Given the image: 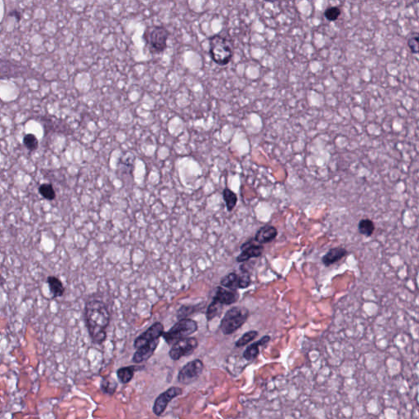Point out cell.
I'll use <instances>...</instances> for the list:
<instances>
[{
  "label": "cell",
  "mask_w": 419,
  "mask_h": 419,
  "mask_svg": "<svg viewBox=\"0 0 419 419\" xmlns=\"http://www.w3.org/2000/svg\"><path fill=\"white\" fill-rule=\"evenodd\" d=\"M164 325L161 322H156L152 326L149 327L144 334L135 339L134 346L136 349L141 347L142 345H145L146 343L150 342L152 340L160 339L164 334Z\"/></svg>",
  "instance_id": "30bf717a"
},
{
  "label": "cell",
  "mask_w": 419,
  "mask_h": 419,
  "mask_svg": "<svg viewBox=\"0 0 419 419\" xmlns=\"http://www.w3.org/2000/svg\"><path fill=\"white\" fill-rule=\"evenodd\" d=\"M249 311L244 307H233L226 312L220 323V330L225 335H230L239 330L247 322Z\"/></svg>",
  "instance_id": "277c9868"
},
{
  "label": "cell",
  "mask_w": 419,
  "mask_h": 419,
  "mask_svg": "<svg viewBox=\"0 0 419 419\" xmlns=\"http://www.w3.org/2000/svg\"><path fill=\"white\" fill-rule=\"evenodd\" d=\"M23 144L26 149L30 151V152L37 150L38 147H39L38 139L33 134H28V135H25L23 139Z\"/></svg>",
  "instance_id": "cb8c5ba5"
},
{
  "label": "cell",
  "mask_w": 419,
  "mask_h": 419,
  "mask_svg": "<svg viewBox=\"0 0 419 419\" xmlns=\"http://www.w3.org/2000/svg\"><path fill=\"white\" fill-rule=\"evenodd\" d=\"M169 37V30L164 26L147 28L143 38L152 54H163L167 49V40Z\"/></svg>",
  "instance_id": "3957f363"
},
{
  "label": "cell",
  "mask_w": 419,
  "mask_h": 419,
  "mask_svg": "<svg viewBox=\"0 0 419 419\" xmlns=\"http://www.w3.org/2000/svg\"><path fill=\"white\" fill-rule=\"evenodd\" d=\"M5 279L2 278V276L0 275V285L4 284Z\"/></svg>",
  "instance_id": "f1b7e54d"
},
{
  "label": "cell",
  "mask_w": 419,
  "mask_h": 419,
  "mask_svg": "<svg viewBox=\"0 0 419 419\" xmlns=\"http://www.w3.org/2000/svg\"><path fill=\"white\" fill-rule=\"evenodd\" d=\"M358 230L359 234L369 238L375 231V225L373 220L369 219H363L358 224Z\"/></svg>",
  "instance_id": "ffe728a7"
},
{
  "label": "cell",
  "mask_w": 419,
  "mask_h": 419,
  "mask_svg": "<svg viewBox=\"0 0 419 419\" xmlns=\"http://www.w3.org/2000/svg\"><path fill=\"white\" fill-rule=\"evenodd\" d=\"M203 368V362L201 359H197L188 362L178 372V382L182 384H189L201 375Z\"/></svg>",
  "instance_id": "52a82bcc"
},
{
  "label": "cell",
  "mask_w": 419,
  "mask_h": 419,
  "mask_svg": "<svg viewBox=\"0 0 419 419\" xmlns=\"http://www.w3.org/2000/svg\"><path fill=\"white\" fill-rule=\"evenodd\" d=\"M251 283V276L247 272H244L240 275L236 273H229L220 281V284L222 285L223 287L234 290H237L238 288L245 289L250 286Z\"/></svg>",
  "instance_id": "9c48e42d"
},
{
  "label": "cell",
  "mask_w": 419,
  "mask_h": 419,
  "mask_svg": "<svg viewBox=\"0 0 419 419\" xmlns=\"http://www.w3.org/2000/svg\"><path fill=\"white\" fill-rule=\"evenodd\" d=\"M270 340V336L268 335L263 336L260 338L259 340H257L256 342H254L251 345H249L244 352V358L247 359L248 361H251L258 356L259 353V347L260 345H264Z\"/></svg>",
  "instance_id": "2e32d148"
},
{
  "label": "cell",
  "mask_w": 419,
  "mask_h": 419,
  "mask_svg": "<svg viewBox=\"0 0 419 419\" xmlns=\"http://www.w3.org/2000/svg\"><path fill=\"white\" fill-rule=\"evenodd\" d=\"M183 390L180 387H171L169 389L165 391L161 394L158 398L156 399L155 403L153 406V413L156 416H161L167 410V406L176 397L180 396Z\"/></svg>",
  "instance_id": "ba28073f"
},
{
  "label": "cell",
  "mask_w": 419,
  "mask_h": 419,
  "mask_svg": "<svg viewBox=\"0 0 419 419\" xmlns=\"http://www.w3.org/2000/svg\"><path fill=\"white\" fill-rule=\"evenodd\" d=\"M239 299V293L237 292V290L224 288L222 287H217L216 295L213 297L214 301H217L218 303L223 306H230L237 302Z\"/></svg>",
  "instance_id": "4fadbf2b"
},
{
  "label": "cell",
  "mask_w": 419,
  "mask_h": 419,
  "mask_svg": "<svg viewBox=\"0 0 419 419\" xmlns=\"http://www.w3.org/2000/svg\"><path fill=\"white\" fill-rule=\"evenodd\" d=\"M223 198L225 201L226 208L229 212L234 211L238 203V196L230 188H225L223 191Z\"/></svg>",
  "instance_id": "d6986e66"
},
{
  "label": "cell",
  "mask_w": 419,
  "mask_h": 419,
  "mask_svg": "<svg viewBox=\"0 0 419 419\" xmlns=\"http://www.w3.org/2000/svg\"><path fill=\"white\" fill-rule=\"evenodd\" d=\"M241 251L240 255L237 257V261L239 263H243L252 258L261 256L264 247L261 244H255L253 239H251L241 246Z\"/></svg>",
  "instance_id": "8fae6325"
},
{
  "label": "cell",
  "mask_w": 419,
  "mask_h": 419,
  "mask_svg": "<svg viewBox=\"0 0 419 419\" xmlns=\"http://www.w3.org/2000/svg\"><path fill=\"white\" fill-rule=\"evenodd\" d=\"M198 325L195 320L183 318L178 320L171 329L164 332L163 337L169 345H173L177 340L188 337L197 331Z\"/></svg>",
  "instance_id": "5b68a950"
},
{
  "label": "cell",
  "mask_w": 419,
  "mask_h": 419,
  "mask_svg": "<svg viewBox=\"0 0 419 419\" xmlns=\"http://www.w3.org/2000/svg\"><path fill=\"white\" fill-rule=\"evenodd\" d=\"M419 38L418 34L413 35L412 37H410L408 40V46L413 54H418L419 53Z\"/></svg>",
  "instance_id": "484cf974"
},
{
  "label": "cell",
  "mask_w": 419,
  "mask_h": 419,
  "mask_svg": "<svg viewBox=\"0 0 419 419\" xmlns=\"http://www.w3.org/2000/svg\"><path fill=\"white\" fill-rule=\"evenodd\" d=\"M116 387H117V384L116 382L111 383L106 379L102 380V383H101V389L102 390V392L110 394V395H112L114 392H116Z\"/></svg>",
  "instance_id": "4316f807"
},
{
  "label": "cell",
  "mask_w": 419,
  "mask_h": 419,
  "mask_svg": "<svg viewBox=\"0 0 419 419\" xmlns=\"http://www.w3.org/2000/svg\"><path fill=\"white\" fill-rule=\"evenodd\" d=\"M347 254L348 251L345 248H340V247L332 248L323 256V264H325V266H330L332 264H335L340 260Z\"/></svg>",
  "instance_id": "9a60e30c"
},
{
  "label": "cell",
  "mask_w": 419,
  "mask_h": 419,
  "mask_svg": "<svg viewBox=\"0 0 419 419\" xmlns=\"http://www.w3.org/2000/svg\"><path fill=\"white\" fill-rule=\"evenodd\" d=\"M159 342H160V339H157V340H152L150 342L146 343L145 345H142L141 347L138 348L133 355V362H135V364H141L143 362L150 359L157 350Z\"/></svg>",
  "instance_id": "7c38bea8"
},
{
  "label": "cell",
  "mask_w": 419,
  "mask_h": 419,
  "mask_svg": "<svg viewBox=\"0 0 419 419\" xmlns=\"http://www.w3.org/2000/svg\"><path fill=\"white\" fill-rule=\"evenodd\" d=\"M340 16V7H331L327 8L325 12V18L329 21H335Z\"/></svg>",
  "instance_id": "d4e9b609"
},
{
  "label": "cell",
  "mask_w": 419,
  "mask_h": 419,
  "mask_svg": "<svg viewBox=\"0 0 419 419\" xmlns=\"http://www.w3.org/2000/svg\"><path fill=\"white\" fill-rule=\"evenodd\" d=\"M278 236V230L273 225H266L260 228L256 232L253 240L258 244H269L273 242Z\"/></svg>",
  "instance_id": "5bb4252c"
},
{
  "label": "cell",
  "mask_w": 419,
  "mask_h": 419,
  "mask_svg": "<svg viewBox=\"0 0 419 419\" xmlns=\"http://www.w3.org/2000/svg\"><path fill=\"white\" fill-rule=\"evenodd\" d=\"M140 369L139 366H129L119 368L116 372V375L119 381L123 384H127L133 379L135 376V372Z\"/></svg>",
  "instance_id": "ac0fdd59"
},
{
  "label": "cell",
  "mask_w": 419,
  "mask_h": 419,
  "mask_svg": "<svg viewBox=\"0 0 419 419\" xmlns=\"http://www.w3.org/2000/svg\"><path fill=\"white\" fill-rule=\"evenodd\" d=\"M85 321L88 334L93 342L102 344L107 338L110 314L102 301H90L85 306Z\"/></svg>",
  "instance_id": "6da1fadb"
},
{
  "label": "cell",
  "mask_w": 419,
  "mask_h": 419,
  "mask_svg": "<svg viewBox=\"0 0 419 419\" xmlns=\"http://www.w3.org/2000/svg\"><path fill=\"white\" fill-rule=\"evenodd\" d=\"M8 16H16V19H17V21H20L21 20V14L20 12H17L16 10H14L13 12H10L9 14H8Z\"/></svg>",
  "instance_id": "83f0119b"
},
{
  "label": "cell",
  "mask_w": 419,
  "mask_h": 419,
  "mask_svg": "<svg viewBox=\"0 0 419 419\" xmlns=\"http://www.w3.org/2000/svg\"><path fill=\"white\" fill-rule=\"evenodd\" d=\"M198 346V340L195 337H185L177 340L172 345L169 351L170 359L178 360L182 357L192 354Z\"/></svg>",
  "instance_id": "8992f818"
},
{
  "label": "cell",
  "mask_w": 419,
  "mask_h": 419,
  "mask_svg": "<svg viewBox=\"0 0 419 419\" xmlns=\"http://www.w3.org/2000/svg\"><path fill=\"white\" fill-rule=\"evenodd\" d=\"M264 1L267 2H274L276 1H278V0H264Z\"/></svg>",
  "instance_id": "f546056e"
},
{
  "label": "cell",
  "mask_w": 419,
  "mask_h": 419,
  "mask_svg": "<svg viewBox=\"0 0 419 419\" xmlns=\"http://www.w3.org/2000/svg\"><path fill=\"white\" fill-rule=\"evenodd\" d=\"M223 310V305L218 303L217 301H212L210 305H209L207 311H206V319L208 321L213 320L215 318L217 317L218 315H220Z\"/></svg>",
  "instance_id": "44dd1931"
},
{
  "label": "cell",
  "mask_w": 419,
  "mask_h": 419,
  "mask_svg": "<svg viewBox=\"0 0 419 419\" xmlns=\"http://www.w3.org/2000/svg\"><path fill=\"white\" fill-rule=\"evenodd\" d=\"M209 55L211 60L220 67L227 66L231 62L234 51L228 39L221 35H214L209 38Z\"/></svg>",
  "instance_id": "7a4b0ae2"
},
{
  "label": "cell",
  "mask_w": 419,
  "mask_h": 419,
  "mask_svg": "<svg viewBox=\"0 0 419 419\" xmlns=\"http://www.w3.org/2000/svg\"><path fill=\"white\" fill-rule=\"evenodd\" d=\"M47 283L49 285V290L52 296L54 298L63 297L65 292V287L63 286L62 281L55 276H49L47 278Z\"/></svg>",
  "instance_id": "e0dca14e"
},
{
  "label": "cell",
  "mask_w": 419,
  "mask_h": 419,
  "mask_svg": "<svg viewBox=\"0 0 419 419\" xmlns=\"http://www.w3.org/2000/svg\"><path fill=\"white\" fill-rule=\"evenodd\" d=\"M39 192L45 199L52 201L56 198V192L51 183H43L39 188Z\"/></svg>",
  "instance_id": "603a6c76"
},
{
  "label": "cell",
  "mask_w": 419,
  "mask_h": 419,
  "mask_svg": "<svg viewBox=\"0 0 419 419\" xmlns=\"http://www.w3.org/2000/svg\"><path fill=\"white\" fill-rule=\"evenodd\" d=\"M257 336H258V332L255 331V330L247 332L241 337L239 338V340H237L235 345H236V347H244L245 345L249 344L251 341L255 340Z\"/></svg>",
  "instance_id": "7402d4cb"
}]
</instances>
